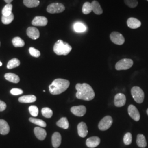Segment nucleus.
<instances>
[{
	"mask_svg": "<svg viewBox=\"0 0 148 148\" xmlns=\"http://www.w3.org/2000/svg\"><path fill=\"white\" fill-rule=\"evenodd\" d=\"M34 133L37 139L40 140H43L47 136L46 130L41 127H35L34 128Z\"/></svg>",
	"mask_w": 148,
	"mask_h": 148,
	"instance_id": "16",
	"label": "nucleus"
},
{
	"mask_svg": "<svg viewBox=\"0 0 148 148\" xmlns=\"http://www.w3.org/2000/svg\"><path fill=\"white\" fill-rule=\"evenodd\" d=\"M21 62L17 58H13L10 60L7 64V68L9 69H13L19 66Z\"/></svg>",
	"mask_w": 148,
	"mask_h": 148,
	"instance_id": "27",
	"label": "nucleus"
},
{
	"mask_svg": "<svg viewBox=\"0 0 148 148\" xmlns=\"http://www.w3.org/2000/svg\"><path fill=\"white\" fill-rule=\"evenodd\" d=\"M72 50V47L68 43L64 42L63 41L59 40L55 43L53 51L57 55H68Z\"/></svg>",
	"mask_w": 148,
	"mask_h": 148,
	"instance_id": "3",
	"label": "nucleus"
},
{
	"mask_svg": "<svg viewBox=\"0 0 148 148\" xmlns=\"http://www.w3.org/2000/svg\"><path fill=\"white\" fill-rule=\"evenodd\" d=\"M29 110L32 116H37V115L38 114V109L36 106H30L29 108Z\"/></svg>",
	"mask_w": 148,
	"mask_h": 148,
	"instance_id": "35",
	"label": "nucleus"
},
{
	"mask_svg": "<svg viewBox=\"0 0 148 148\" xmlns=\"http://www.w3.org/2000/svg\"><path fill=\"white\" fill-rule=\"evenodd\" d=\"M65 10V7L62 3H53L48 5L47 11L48 13L51 14L60 13L63 12Z\"/></svg>",
	"mask_w": 148,
	"mask_h": 148,
	"instance_id": "6",
	"label": "nucleus"
},
{
	"mask_svg": "<svg viewBox=\"0 0 148 148\" xmlns=\"http://www.w3.org/2000/svg\"><path fill=\"white\" fill-rule=\"evenodd\" d=\"M127 26L131 29H137L141 26V22L134 18H130L127 21Z\"/></svg>",
	"mask_w": 148,
	"mask_h": 148,
	"instance_id": "18",
	"label": "nucleus"
},
{
	"mask_svg": "<svg viewBox=\"0 0 148 148\" xmlns=\"http://www.w3.org/2000/svg\"><path fill=\"white\" fill-rule=\"evenodd\" d=\"M12 43L13 46L16 47H22L25 45L24 41L19 37H14L12 40Z\"/></svg>",
	"mask_w": 148,
	"mask_h": 148,
	"instance_id": "29",
	"label": "nucleus"
},
{
	"mask_svg": "<svg viewBox=\"0 0 148 148\" xmlns=\"http://www.w3.org/2000/svg\"><path fill=\"white\" fill-rule=\"evenodd\" d=\"M92 11V7L91 3L87 2H85L82 6V13L84 14H88Z\"/></svg>",
	"mask_w": 148,
	"mask_h": 148,
	"instance_id": "31",
	"label": "nucleus"
},
{
	"mask_svg": "<svg viewBox=\"0 0 148 148\" xmlns=\"http://www.w3.org/2000/svg\"><path fill=\"white\" fill-rule=\"evenodd\" d=\"M27 36L32 40H36L40 37V32L37 28L35 27H29L27 29Z\"/></svg>",
	"mask_w": 148,
	"mask_h": 148,
	"instance_id": "14",
	"label": "nucleus"
},
{
	"mask_svg": "<svg viewBox=\"0 0 148 148\" xmlns=\"http://www.w3.org/2000/svg\"><path fill=\"white\" fill-rule=\"evenodd\" d=\"M131 95L134 100L137 103H142L144 99V93L140 87L135 86L131 89Z\"/></svg>",
	"mask_w": 148,
	"mask_h": 148,
	"instance_id": "4",
	"label": "nucleus"
},
{
	"mask_svg": "<svg viewBox=\"0 0 148 148\" xmlns=\"http://www.w3.org/2000/svg\"><path fill=\"white\" fill-rule=\"evenodd\" d=\"M111 41L117 45H122L125 42V38L121 34L116 32H112L110 35Z\"/></svg>",
	"mask_w": 148,
	"mask_h": 148,
	"instance_id": "8",
	"label": "nucleus"
},
{
	"mask_svg": "<svg viewBox=\"0 0 148 148\" xmlns=\"http://www.w3.org/2000/svg\"><path fill=\"white\" fill-rule=\"evenodd\" d=\"M10 130L8 123L4 120H0V133L2 135H6L10 132Z\"/></svg>",
	"mask_w": 148,
	"mask_h": 148,
	"instance_id": "19",
	"label": "nucleus"
},
{
	"mask_svg": "<svg viewBox=\"0 0 148 148\" xmlns=\"http://www.w3.org/2000/svg\"><path fill=\"white\" fill-rule=\"evenodd\" d=\"M71 112L75 116H83L86 112V108L84 106H75L71 108Z\"/></svg>",
	"mask_w": 148,
	"mask_h": 148,
	"instance_id": "10",
	"label": "nucleus"
},
{
	"mask_svg": "<svg viewBox=\"0 0 148 148\" xmlns=\"http://www.w3.org/2000/svg\"><path fill=\"white\" fill-rule=\"evenodd\" d=\"M12 8H13V5L11 3H8L4 7L2 11V16H9L11 15L12 13Z\"/></svg>",
	"mask_w": 148,
	"mask_h": 148,
	"instance_id": "28",
	"label": "nucleus"
},
{
	"mask_svg": "<svg viewBox=\"0 0 148 148\" xmlns=\"http://www.w3.org/2000/svg\"><path fill=\"white\" fill-rule=\"evenodd\" d=\"M0 45H1V43H0Z\"/></svg>",
	"mask_w": 148,
	"mask_h": 148,
	"instance_id": "44",
	"label": "nucleus"
},
{
	"mask_svg": "<svg viewBox=\"0 0 148 148\" xmlns=\"http://www.w3.org/2000/svg\"><path fill=\"white\" fill-rule=\"evenodd\" d=\"M128 112L130 117L136 121L140 120V116L137 108L133 105H130L128 108Z\"/></svg>",
	"mask_w": 148,
	"mask_h": 148,
	"instance_id": "9",
	"label": "nucleus"
},
{
	"mask_svg": "<svg viewBox=\"0 0 148 148\" xmlns=\"http://www.w3.org/2000/svg\"><path fill=\"white\" fill-rule=\"evenodd\" d=\"M74 30L77 32H84L87 30V27L81 22H76L74 25Z\"/></svg>",
	"mask_w": 148,
	"mask_h": 148,
	"instance_id": "24",
	"label": "nucleus"
},
{
	"mask_svg": "<svg viewBox=\"0 0 148 148\" xmlns=\"http://www.w3.org/2000/svg\"><path fill=\"white\" fill-rule=\"evenodd\" d=\"M132 136L131 133L130 132L127 133L125 134L123 137V142L125 145H130L132 143Z\"/></svg>",
	"mask_w": 148,
	"mask_h": 148,
	"instance_id": "34",
	"label": "nucleus"
},
{
	"mask_svg": "<svg viewBox=\"0 0 148 148\" xmlns=\"http://www.w3.org/2000/svg\"><path fill=\"white\" fill-rule=\"evenodd\" d=\"M24 5L29 8L36 7L40 4L39 0H24Z\"/></svg>",
	"mask_w": 148,
	"mask_h": 148,
	"instance_id": "26",
	"label": "nucleus"
},
{
	"mask_svg": "<svg viewBox=\"0 0 148 148\" xmlns=\"http://www.w3.org/2000/svg\"><path fill=\"white\" fill-rule=\"evenodd\" d=\"M6 104L4 101L0 100V111H4L6 109Z\"/></svg>",
	"mask_w": 148,
	"mask_h": 148,
	"instance_id": "39",
	"label": "nucleus"
},
{
	"mask_svg": "<svg viewBox=\"0 0 148 148\" xmlns=\"http://www.w3.org/2000/svg\"><path fill=\"white\" fill-rule=\"evenodd\" d=\"M29 121L37 125L38 126H39L40 127H46V123L44 121H43L41 119H35V118H32L31 117L29 119Z\"/></svg>",
	"mask_w": 148,
	"mask_h": 148,
	"instance_id": "30",
	"label": "nucleus"
},
{
	"mask_svg": "<svg viewBox=\"0 0 148 148\" xmlns=\"http://www.w3.org/2000/svg\"><path fill=\"white\" fill-rule=\"evenodd\" d=\"M112 122V119L110 116H106L103 118L99 122L98 128L101 131H106L111 127Z\"/></svg>",
	"mask_w": 148,
	"mask_h": 148,
	"instance_id": "7",
	"label": "nucleus"
},
{
	"mask_svg": "<svg viewBox=\"0 0 148 148\" xmlns=\"http://www.w3.org/2000/svg\"><path fill=\"white\" fill-rule=\"evenodd\" d=\"M147 114H148V109H147Z\"/></svg>",
	"mask_w": 148,
	"mask_h": 148,
	"instance_id": "42",
	"label": "nucleus"
},
{
	"mask_svg": "<svg viewBox=\"0 0 148 148\" xmlns=\"http://www.w3.org/2000/svg\"><path fill=\"white\" fill-rule=\"evenodd\" d=\"M43 116L46 118H51L53 115V111L49 108H43L41 110Z\"/></svg>",
	"mask_w": 148,
	"mask_h": 148,
	"instance_id": "32",
	"label": "nucleus"
},
{
	"mask_svg": "<svg viewBox=\"0 0 148 148\" xmlns=\"http://www.w3.org/2000/svg\"><path fill=\"white\" fill-rule=\"evenodd\" d=\"M57 125L58 127L62 128L65 130H66L69 128V122L66 117L61 118L57 122Z\"/></svg>",
	"mask_w": 148,
	"mask_h": 148,
	"instance_id": "25",
	"label": "nucleus"
},
{
	"mask_svg": "<svg viewBox=\"0 0 148 148\" xmlns=\"http://www.w3.org/2000/svg\"><path fill=\"white\" fill-rule=\"evenodd\" d=\"M125 4L130 8H135L138 5L137 0H124Z\"/></svg>",
	"mask_w": 148,
	"mask_h": 148,
	"instance_id": "36",
	"label": "nucleus"
},
{
	"mask_svg": "<svg viewBox=\"0 0 148 148\" xmlns=\"http://www.w3.org/2000/svg\"><path fill=\"white\" fill-rule=\"evenodd\" d=\"M29 53L30 54V55H32V57L38 58V57H39L40 56V54H41L40 52L38 50L36 49V48H29Z\"/></svg>",
	"mask_w": 148,
	"mask_h": 148,
	"instance_id": "37",
	"label": "nucleus"
},
{
	"mask_svg": "<svg viewBox=\"0 0 148 148\" xmlns=\"http://www.w3.org/2000/svg\"><path fill=\"white\" fill-rule=\"evenodd\" d=\"M10 93L14 95H20L23 93V91L19 88H13L11 90Z\"/></svg>",
	"mask_w": 148,
	"mask_h": 148,
	"instance_id": "38",
	"label": "nucleus"
},
{
	"mask_svg": "<svg viewBox=\"0 0 148 148\" xmlns=\"http://www.w3.org/2000/svg\"><path fill=\"white\" fill-rule=\"evenodd\" d=\"M62 142V136L59 132H54L52 137V145L54 148H58Z\"/></svg>",
	"mask_w": 148,
	"mask_h": 148,
	"instance_id": "17",
	"label": "nucleus"
},
{
	"mask_svg": "<svg viewBox=\"0 0 148 148\" xmlns=\"http://www.w3.org/2000/svg\"><path fill=\"white\" fill-rule=\"evenodd\" d=\"M91 5L92 7V11H93L95 14L101 15L103 13V10L98 1H93L91 3Z\"/></svg>",
	"mask_w": 148,
	"mask_h": 148,
	"instance_id": "21",
	"label": "nucleus"
},
{
	"mask_svg": "<svg viewBox=\"0 0 148 148\" xmlns=\"http://www.w3.org/2000/svg\"><path fill=\"white\" fill-rule=\"evenodd\" d=\"M2 65V63L0 62V66H1Z\"/></svg>",
	"mask_w": 148,
	"mask_h": 148,
	"instance_id": "41",
	"label": "nucleus"
},
{
	"mask_svg": "<svg viewBox=\"0 0 148 148\" xmlns=\"http://www.w3.org/2000/svg\"><path fill=\"white\" fill-rule=\"evenodd\" d=\"M5 77L7 80L14 84H17L20 81L19 77L16 74H13V73L5 74Z\"/></svg>",
	"mask_w": 148,
	"mask_h": 148,
	"instance_id": "23",
	"label": "nucleus"
},
{
	"mask_svg": "<svg viewBox=\"0 0 148 148\" xmlns=\"http://www.w3.org/2000/svg\"><path fill=\"white\" fill-rule=\"evenodd\" d=\"M76 90H77L76 96L79 99L90 101L93 99L95 97L93 88L87 84H77L76 85Z\"/></svg>",
	"mask_w": 148,
	"mask_h": 148,
	"instance_id": "1",
	"label": "nucleus"
},
{
	"mask_svg": "<svg viewBox=\"0 0 148 148\" xmlns=\"http://www.w3.org/2000/svg\"><path fill=\"white\" fill-rule=\"evenodd\" d=\"M146 1H148V0H146Z\"/></svg>",
	"mask_w": 148,
	"mask_h": 148,
	"instance_id": "43",
	"label": "nucleus"
},
{
	"mask_svg": "<svg viewBox=\"0 0 148 148\" xmlns=\"http://www.w3.org/2000/svg\"><path fill=\"white\" fill-rule=\"evenodd\" d=\"M70 82L67 79H54L49 86L50 93L53 95L62 93L68 88Z\"/></svg>",
	"mask_w": 148,
	"mask_h": 148,
	"instance_id": "2",
	"label": "nucleus"
},
{
	"mask_svg": "<svg viewBox=\"0 0 148 148\" xmlns=\"http://www.w3.org/2000/svg\"><path fill=\"white\" fill-rule=\"evenodd\" d=\"M126 101V98L123 93H117L115 96L114 104L117 107H122L125 105Z\"/></svg>",
	"mask_w": 148,
	"mask_h": 148,
	"instance_id": "12",
	"label": "nucleus"
},
{
	"mask_svg": "<svg viewBox=\"0 0 148 148\" xmlns=\"http://www.w3.org/2000/svg\"><path fill=\"white\" fill-rule=\"evenodd\" d=\"M18 101L23 103H30L36 101V97L34 95H23L19 97Z\"/></svg>",
	"mask_w": 148,
	"mask_h": 148,
	"instance_id": "20",
	"label": "nucleus"
},
{
	"mask_svg": "<svg viewBox=\"0 0 148 148\" xmlns=\"http://www.w3.org/2000/svg\"><path fill=\"white\" fill-rule=\"evenodd\" d=\"M133 65V62L131 59H122L119 61L115 65L117 70H124L131 68Z\"/></svg>",
	"mask_w": 148,
	"mask_h": 148,
	"instance_id": "5",
	"label": "nucleus"
},
{
	"mask_svg": "<svg viewBox=\"0 0 148 148\" xmlns=\"http://www.w3.org/2000/svg\"><path fill=\"white\" fill-rule=\"evenodd\" d=\"M7 3H11V2L13 1V0H4Z\"/></svg>",
	"mask_w": 148,
	"mask_h": 148,
	"instance_id": "40",
	"label": "nucleus"
},
{
	"mask_svg": "<svg viewBox=\"0 0 148 148\" xmlns=\"http://www.w3.org/2000/svg\"><path fill=\"white\" fill-rule=\"evenodd\" d=\"M48 23L47 19L45 16H37L32 21V24L34 26L45 27Z\"/></svg>",
	"mask_w": 148,
	"mask_h": 148,
	"instance_id": "11",
	"label": "nucleus"
},
{
	"mask_svg": "<svg viewBox=\"0 0 148 148\" xmlns=\"http://www.w3.org/2000/svg\"><path fill=\"white\" fill-rule=\"evenodd\" d=\"M136 142L138 146L140 148H145L147 145L145 137L143 134H138Z\"/></svg>",
	"mask_w": 148,
	"mask_h": 148,
	"instance_id": "22",
	"label": "nucleus"
},
{
	"mask_svg": "<svg viewBox=\"0 0 148 148\" xmlns=\"http://www.w3.org/2000/svg\"><path fill=\"white\" fill-rule=\"evenodd\" d=\"M77 131L79 137L84 138L86 137L88 134V129L86 124L84 122H81L79 123L77 126Z\"/></svg>",
	"mask_w": 148,
	"mask_h": 148,
	"instance_id": "15",
	"label": "nucleus"
},
{
	"mask_svg": "<svg viewBox=\"0 0 148 148\" xmlns=\"http://www.w3.org/2000/svg\"><path fill=\"white\" fill-rule=\"evenodd\" d=\"M101 143V139L98 137H91L87 139L86 145L90 148H94L99 145Z\"/></svg>",
	"mask_w": 148,
	"mask_h": 148,
	"instance_id": "13",
	"label": "nucleus"
},
{
	"mask_svg": "<svg viewBox=\"0 0 148 148\" xmlns=\"http://www.w3.org/2000/svg\"><path fill=\"white\" fill-rule=\"evenodd\" d=\"M14 15L13 13H12L10 16H2V22L4 24H9L11 23L13 19H14Z\"/></svg>",
	"mask_w": 148,
	"mask_h": 148,
	"instance_id": "33",
	"label": "nucleus"
}]
</instances>
